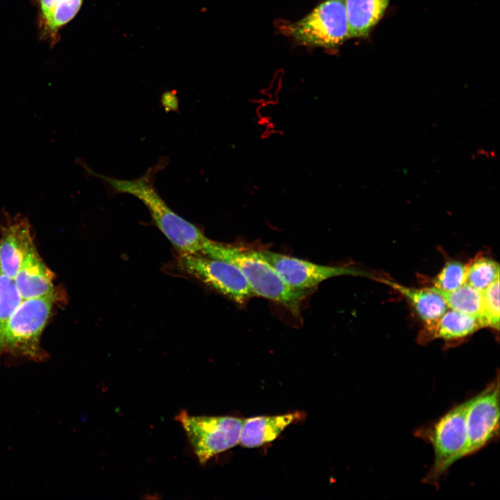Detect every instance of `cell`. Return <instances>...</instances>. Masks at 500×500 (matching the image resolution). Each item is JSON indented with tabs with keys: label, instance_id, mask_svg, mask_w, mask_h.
Returning a JSON list of instances; mask_svg holds the SVG:
<instances>
[{
	"label": "cell",
	"instance_id": "cell-1",
	"mask_svg": "<svg viewBox=\"0 0 500 500\" xmlns=\"http://www.w3.org/2000/svg\"><path fill=\"white\" fill-rule=\"evenodd\" d=\"M167 162V159L161 160L142 176L131 180L115 178L89 171L105 183L110 194H128L140 200L149 211L156 226L173 244L178 254L201 253L209 238L199 227L171 209L155 187V176Z\"/></svg>",
	"mask_w": 500,
	"mask_h": 500
},
{
	"label": "cell",
	"instance_id": "cell-2",
	"mask_svg": "<svg viewBox=\"0 0 500 500\" xmlns=\"http://www.w3.org/2000/svg\"><path fill=\"white\" fill-rule=\"evenodd\" d=\"M199 253L235 265L245 277L254 296L282 304L294 315H299L301 302L309 292L290 287L258 251L209 239Z\"/></svg>",
	"mask_w": 500,
	"mask_h": 500
},
{
	"label": "cell",
	"instance_id": "cell-3",
	"mask_svg": "<svg viewBox=\"0 0 500 500\" xmlns=\"http://www.w3.org/2000/svg\"><path fill=\"white\" fill-rule=\"evenodd\" d=\"M57 300V293L23 299L0 331V356H23L35 361L47 356L40 338Z\"/></svg>",
	"mask_w": 500,
	"mask_h": 500
},
{
	"label": "cell",
	"instance_id": "cell-4",
	"mask_svg": "<svg viewBox=\"0 0 500 500\" xmlns=\"http://www.w3.org/2000/svg\"><path fill=\"white\" fill-rule=\"evenodd\" d=\"M166 269L172 275L195 279L240 305L254 296L241 271L224 260L201 253L178 254Z\"/></svg>",
	"mask_w": 500,
	"mask_h": 500
},
{
	"label": "cell",
	"instance_id": "cell-5",
	"mask_svg": "<svg viewBox=\"0 0 500 500\" xmlns=\"http://www.w3.org/2000/svg\"><path fill=\"white\" fill-rule=\"evenodd\" d=\"M468 400L460 403L431 426L417 431V435L432 445L433 463L424 482L436 484L447 470L464 458L467 445L466 412Z\"/></svg>",
	"mask_w": 500,
	"mask_h": 500
},
{
	"label": "cell",
	"instance_id": "cell-6",
	"mask_svg": "<svg viewBox=\"0 0 500 500\" xmlns=\"http://www.w3.org/2000/svg\"><path fill=\"white\" fill-rule=\"evenodd\" d=\"M175 419L182 425L202 465L239 444L244 420L232 416H195L185 410L181 411Z\"/></svg>",
	"mask_w": 500,
	"mask_h": 500
},
{
	"label": "cell",
	"instance_id": "cell-7",
	"mask_svg": "<svg viewBox=\"0 0 500 500\" xmlns=\"http://www.w3.org/2000/svg\"><path fill=\"white\" fill-rule=\"evenodd\" d=\"M301 44L325 48L335 47L349 38L345 0H326L299 21L287 28Z\"/></svg>",
	"mask_w": 500,
	"mask_h": 500
},
{
	"label": "cell",
	"instance_id": "cell-8",
	"mask_svg": "<svg viewBox=\"0 0 500 500\" xmlns=\"http://www.w3.org/2000/svg\"><path fill=\"white\" fill-rule=\"evenodd\" d=\"M292 289L308 291L322 282L339 276H362L374 278L370 273L351 266H326L269 250L258 251Z\"/></svg>",
	"mask_w": 500,
	"mask_h": 500
},
{
	"label": "cell",
	"instance_id": "cell-9",
	"mask_svg": "<svg viewBox=\"0 0 500 500\" xmlns=\"http://www.w3.org/2000/svg\"><path fill=\"white\" fill-rule=\"evenodd\" d=\"M499 376L482 392L468 399L466 412L467 445L464 457L475 453L499 435Z\"/></svg>",
	"mask_w": 500,
	"mask_h": 500
},
{
	"label": "cell",
	"instance_id": "cell-10",
	"mask_svg": "<svg viewBox=\"0 0 500 500\" xmlns=\"http://www.w3.org/2000/svg\"><path fill=\"white\" fill-rule=\"evenodd\" d=\"M35 244L29 224L15 218L0 226V270L14 278Z\"/></svg>",
	"mask_w": 500,
	"mask_h": 500
},
{
	"label": "cell",
	"instance_id": "cell-11",
	"mask_svg": "<svg viewBox=\"0 0 500 500\" xmlns=\"http://www.w3.org/2000/svg\"><path fill=\"white\" fill-rule=\"evenodd\" d=\"M305 417L301 412L273 416H256L244 419L240 444L246 448H256L274 441L285 430Z\"/></svg>",
	"mask_w": 500,
	"mask_h": 500
},
{
	"label": "cell",
	"instance_id": "cell-12",
	"mask_svg": "<svg viewBox=\"0 0 500 500\" xmlns=\"http://www.w3.org/2000/svg\"><path fill=\"white\" fill-rule=\"evenodd\" d=\"M54 274L43 262L35 247L28 254L14 281L22 299L37 298L55 292Z\"/></svg>",
	"mask_w": 500,
	"mask_h": 500
},
{
	"label": "cell",
	"instance_id": "cell-13",
	"mask_svg": "<svg viewBox=\"0 0 500 500\" xmlns=\"http://www.w3.org/2000/svg\"><path fill=\"white\" fill-rule=\"evenodd\" d=\"M483 327L478 317L451 309L447 310L435 324L426 326L419 334V340L423 344L435 339L456 342Z\"/></svg>",
	"mask_w": 500,
	"mask_h": 500
},
{
	"label": "cell",
	"instance_id": "cell-14",
	"mask_svg": "<svg viewBox=\"0 0 500 500\" xmlns=\"http://www.w3.org/2000/svg\"><path fill=\"white\" fill-rule=\"evenodd\" d=\"M374 279L390 286L403 296L411 303L426 326L435 324L447 310L448 306L442 297L430 288H410L381 276H375Z\"/></svg>",
	"mask_w": 500,
	"mask_h": 500
},
{
	"label": "cell",
	"instance_id": "cell-15",
	"mask_svg": "<svg viewBox=\"0 0 500 500\" xmlns=\"http://www.w3.org/2000/svg\"><path fill=\"white\" fill-rule=\"evenodd\" d=\"M390 0H345L349 38L367 36L383 17Z\"/></svg>",
	"mask_w": 500,
	"mask_h": 500
},
{
	"label": "cell",
	"instance_id": "cell-16",
	"mask_svg": "<svg viewBox=\"0 0 500 500\" xmlns=\"http://www.w3.org/2000/svg\"><path fill=\"white\" fill-rule=\"evenodd\" d=\"M431 289L440 294L451 309L478 317L485 327L482 316V294L467 283L451 291Z\"/></svg>",
	"mask_w": 500,
	"mask_h": 500
},
{
	"label": "cell",
	"instance_id": "cell-17",
	"mask_svg": "<svg viewBox=\"0 0 500 500\" xmlns=\"http://www.w3.org/2000/svg\"><path fill=\"white\" fill-rule=\"evenodd\" d=\"M83 0H56L49 15L40 20L42 35L53 45L58 40V30L78 12Z\"/></svg>",
	"mask_w": 500,
	"mask_h": 500
},
{
	"label": "cell",
	"instance_id": "cell-18",
	"mask_svg": "<svg viewBox=\"0 0 500 500\" xmlns=\"http://www.w3.org/2000/svg\"><path fill=\"white\" fill-rule=\"evenodd\" d=\"M499 278V265L487 256H478L467 264L466 283L482 292Z\"/></svg>",
	"mask_w": 500,
	"mask_h": 500
},
{
	"label": "cell",
	"instance_id": "cell-19",
	"mask_svg": "<svg viewBox=\"0 0 500 500\" xmlns=\"http://www.w3.org/2000/svg\"><path fill=\"white\" fill-rule=\"evenodd\" d=\"M14 278L0 270V331L22 301Z\"/></svg>",
	"mask_w": 500,
	"mask_h": 500
},
{
	"label": "cell",
	"instance_id": "cell-20",
	"mask_svg": "<svg viewBox=\"0 0 500 500\" xmlns=\"http://www.w3.org/2000/svg\"><path fill=\"white\" fill-rule=\"evenodd\" d=\"M467 264L449 260L433 280V288L442 291H451L466 283Z\"/></svg>",
	"mask_w": 500,
	"mask_h": 500
},
{
	"label": "cell",
	"instance_id": "cell-21",
	"mask_svg": "<svg viewBox=\"0 0 500 500\" xmlns=\"http://www.w3.org/2000/svg\"><path fill=\"white\" fill-rule=\"evenodd\" d=\"M482 294V316L485 327L499 331V278L497 279Z\"/></svg>",
	"mask_w": 500,
	"mask_h": 500
},
{
	"label": "cell",
	"instance_id": "cell-22",
	"mask_svg": "<svg viewBox=\"0 0 500 500\" xmlns=\"http://www.w3.org/2000/svg\"><path fill=\"white\" fill-rule=\"evenodd\" d=\"M56 0H39L40 19L45 18L50 12Z\"/></svg>",
	"mask_w": 500,
	"mask_h": 500
},
{
	"label": "cell",
	"instance_id": "cell-23",
	"mask_svg": "<svg viewBox=\"0 0 500 500\" xmlns=\"http://www.w3.org/2000/svg\"><path fill=\"white\" fill-rule=\"evenodd\" d=\"M171 103L172 107L174 106L176 108L177 107V99L175 96H174L172 94H165L162 97V103L163 105L165 106H167L169 103ZM173 109V108H172Z\"/></svg>",
	"mask_w": 500,
	"mask_h": 500
}]
</instances>
